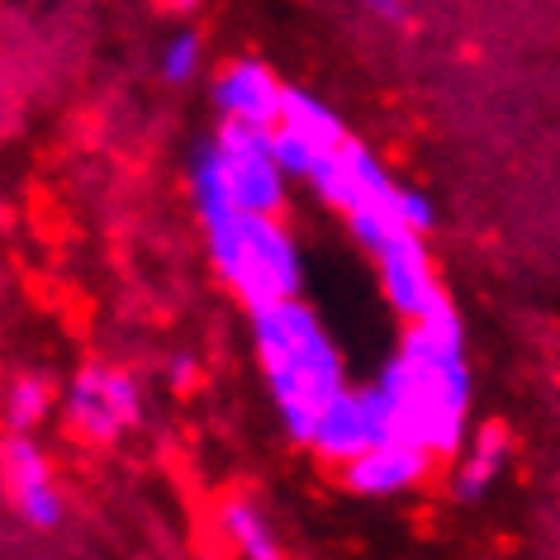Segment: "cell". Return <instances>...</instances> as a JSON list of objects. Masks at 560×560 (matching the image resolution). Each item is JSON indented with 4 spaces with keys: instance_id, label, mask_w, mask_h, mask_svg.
Here are the masks:
<instances>
[{
    "instance_id": "cell-1",
    "label": "cell",
    "mask_w": 560,
    "mask_h": 560,
    "mask_svg": "<svg viewBox=\"0 0 560 560\" xmlns=\"http://www.w3.org/2000/svg\"><path fill=\"white\" fill-rule=\"evenodd\" d=\"M460 318L452 324H413L395 361L366 389L389 442L423 446L428 456H452L466 438L470 371L460 352Z\"/></svg>"
},
{
    "instance_id": "cell-2",
    "label": "cell",
    "mask_w": 560,
    "mask_h": 560,
    "mask_svg": "<svg viewBox=\"0 0 560 560\" xmlns=\"http://www.w3.org/2000/svg\"><path fill=\"white\" fill-rule=\"evenodd\" d=\"M252 338L266 366V385L280 409V423L295 442L310 446L318 413L342 395V361L332 352L324 324L300 300L271 304L252 314Z\"/></svg>"
},
{
    "instance_id": "cell-3",
    "label": "cell",
    "mask_w": 560,
    "mask_h": 560,
    "mask_svg": "<svg viewBox=\"0 0 560 560\" xmlns=\"http://www.w3.org/2000/svg\"><path fill=\"white\" fill-rule=\"evenodd\" d=\"M209 233V257H214L219 276L233 285V295L247 304L252 314L271 310V304L295 300L300 290V257L290 233L266 214H237Z\"/></svg>"
},
{
    "instance_id": "cell-4",
    "label": "cell",
    "mask_w": 560,
    "mask_h": 560,
    "mask_svg": "<svg viewBox=\"0 0 560 560\" xmlns=\"http://www.w3.org/2000/svg\"><path fill=\"white\" fill-rule=\"evenodd\" d=\"M271 133L261 124H243V119H223L214 143L223 158V180L237 205V214H266L276 219L285 205V172L271 158Z\"/></svg>"
},
{
    "instance_id": "cell-5",
    "label": "cell",
    "mask_w": 560,
    "mask_h": 560,
    "mask_svg": "<svg viewBox=\"0 0 560 560\" xmlns=\"http://www.w3.org/2000/svg\"><path fill=\"white\" fill-rule=\"evenodd\" d=\"M375 257H381L385 300L395 304L404 318H413V324H446V318H456L452 300L442 295L438 276H432L428 247L418 233H395Z\"/></svg>"
},
{
    "instance_id": "cell-6",
    "label": "cell",
    "mask_w": 560,
    "mask_h": 560,
    "mask_svg": "<svg viewBox=\"0 0 560 560\" xmlns=\"http://www.w3.org/2000/svg\"><path fill=\"white\" fill-rule=\"evenodd\" d=\"M67 423L91 442H115L138 423V385L124 371L86 366L67 385Z\"/></svg>"
},
{
    "instance_id": "cell-7",
    "label": "cell",
    "mask_w": 560,
    "mask_h": 560,
    "mask_svg": "<svg viewBox=\"0 0 560 560\" xmlns=\"http://www.w3.org/2000/svg\"><path fill=\"white\" fill-rule=\"evenodd\" d=\"M381 442H389V432L381 423V413H375V404L366 399V389H342V395L318 413L314 438H310L314 456L332 460V466H342V470L366 452H375Z\"/></svg>"
},
{
    "instance_id": "cell-8",
    "label": "cell",
    "mask_w": 560,
    "mask_h": 560,
    "mask_svg": "<svg viewBox=\"0 0 560 560\" xmlns=\"http://www.w3.org/2000/svg\"><path fill=\"white\" fill-rule=\"evenodd\" d=\"M214 105L223 109V119H243L261 124V129H280V105H285V86L271 77V67L261 62H233L229 72H219L214 81Z\"/></svg>"
},
{
    "instance_id": "cell-9",
    "label": "cell",
    "mask_w": 560,
    "mask_h": 560,
    "mask_svg": "<svg viewBox=\"0 0 560 560\" xmlns=\"http://www.w3.org/2000/svg\"><path fill=\"white\" fill-rule=\"evenodd\" d=\"M428 466H432V456L423 452V446L381 442L375 452L352 460V466L342 470V480H347V489H357V494H366V499H389V494L413 489L428 475Z\"/></svg>"
},
{
    "instance_id": "cell-10",
    "label": "cell",
    "mask_w": 560,
    "mask_h": 560,
    "mask_svg": "<svg viewBox=\"0 0 560 560\" xmlns=\"http://www.w3.org/2000/svg\"><path fill=\"white\" fill-rule=\"evenodd\" d=\"M5 470H10V489H15V509L30 527L48 532L62 523V494L52 489L48 460L30 438H15L5 446Z\"/></svg>"
},
{
    "instance_id": "cell-11",
    "label": "cell",
    "mask_w": 560,
    "mask_h": 560,
    "mask_svg": "<svg viewBox=\"0 0 560 560\" xmlns=\"http://www.w3.org/2000/svg\"><path fill=\"white\" fill-rule=\"evenodd\" d=\"M280 129L300 133L304 143L318 148V152H338V148L347 143L338 115H332V109L318 101V95L295 91V86H285V105H280Z\"/></svg>"
},
{
    "instance_id": "cell-12",
    "label": "cell",
    "mask_w": 560,
    "mask_h": 560,
    "mask_svg": "<svg viewBox=\"0 0 560 560\" xmlns=\"http://www.w3.org/2000/svg\"><path fill=\"white\" fill-rule=\"evenodd\" d=\"M190 195H195V209H200V223L205 229H219V223L237 219V205L229 195V180H223V158H219V143H205L190 162Z\"/></svg>"
},
{
    "instance_id": "cell-13",
    "label": "cell",
    "mask_w": 560,
    "mask_h": 560,
    "mask_svg": "<svg viewBox=\"0 0 560 560\" xmlns=\"http://www.w3.org/2000/svg\"><path fill=\"white\" fill-rule=\"evenodd\" d=\"M503 466H509V438H503L499 428H485V438L470 446V456L460 460V470H456V480H452L456 499L460 503H475L503 475Z\"/></svg>"
},
{
    "instance_id": "cell-14",
    "label": "cell",
    "mask_w": 560,
    "mask_h": 560,
    "mask_svg": "<svg viewBox=\"0 0 560 560\" xmlns=\"http://www.w3.org/2000/svg\"><path fill=\"white\" fill-rule=\"evenodd\" d=\"M219 523L229 532V541L237 546V556L243 560H285L280 556V541L271 537V527H266V517L252 509L247 499H229L219 509Z\"/></svg>"
},
{
    "instance_id": "cell-15",
    "label": "cell",
    "mask_w": 560,
    "mask_h": 560,
    "mask_svg": "<svg viewBox=\"0 0 560 560\" xmlns=\"http://www.w3.org/2000/svg\"><path fill=\"white\" fill-rule=\"evenodd\" d=\"M48 399H52L48 381H38V375H20L15 389H10V423H15L20 432H30L38 418L48 413Z\"/></svg>"
},
{
    "instance_id": "cell-16",
    "label": "cell",
    "mask_w": 560,
    "mask_h": 560,
    "mask_svg": "<svg viewBox=\"0 0 560 560\" xmlns=\"http://www.w3.org/2000/svg\"><path fill=\"white\" fill-rule=\"evenodd\" d=\"M271 158H276V166H280V172H285V176H304V180H310L314 162L324 158V152H318V148H310V143H304V138H300V133H290V129H276V133H271Z\"/></svg>"
},
{
    "instance_id": "cell-17",
    "label": "cell",
    "mask_w": 560,
    "mask_h": 560,
    "mask_svg": "<svg viewBox=\"0 0 560 560\" xmlns=\"http://www.w3.org/2000/svg\"><path fill=\"white\" fill-rule=\"evenodd\" d=\"M200 72V34H172L162 48V77L166 81H190Z\"/></svg>"
},
{
    "instance_id": "cell-18",
    "label": "cell",
    "mask_w": 560,
    "mask_h": 560,
    "mask_svg": "<svg viewBox=\"0 0 560 560\" xmlns=\"http://www.w3.org/2000/svg\"><path fill=\"white\" fill-rule=\"evenodd\" d=\"M361 5L371 10V15H381L389 24H399L404 15H409V0H361Z\"/></svg>"
},
{
    "instance_id": "cell-19",
    "label": "cell",
    "mask_w": 560,
    "mask_h": 560,
    "mask_svg": "<svg viewBox=\"0 0 560 560\" xmlns=\"http://www.w3.org/2000/svg\"><path fill=\"white\" fill-rule=\"evenodd\" d=\"M172 375H176V381H190V361H186V357H180V361H176V366H172Z\"/></svg>"
}]
</instances>
